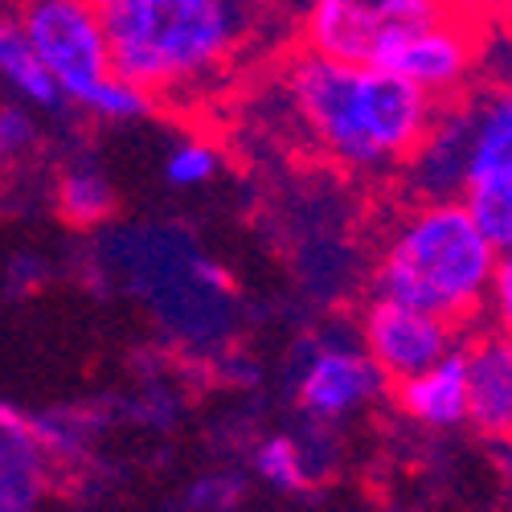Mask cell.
I'll list each match as a JSON object with an SVG mask.
<instances>
[{"mask_svg":"<svg viewBox=\"0 0 512 512\" xmlns=\"http://www.w3.org/2000/svg\"><path fill=\"white\" fill-rule=\"evenodd\" d=\"M41 144V119L25 103H0V164H17Z\"/></svg>","mask_w":512,"mask_h":512,"instance_id":"19","label":"cell"},{"mask_svg":"<svg viewBox=\"0 0 512 512\" xmlns=\"http://www.w3.org/2000/svg\"><path fill=\"white\" fill-rule=\"evenodd\" d=\"M250 467H254V476L275 492H304L328 472V455L312 439L279 431V435H267L259 447H254Z\"/></svg>","mask_w":512,"mask_h":512,"instance_id":"16","label":"cell"},{"mask_svg":"<svg viewBox=\"0 0 512 512\" xmlns=\"http://www.w3.org/2000/svg\"><path fill=\"white\" fill-rule=\"evenodd\" d=\"M512 78V9L484 29V54H480V82Z\"/></svg>","mask_w":512,"mask_h":512,"instance_id":"22","label":"cell"},{"mask_svg":"<svg viewBox=\"0 0 512 512\" xmlns=\"http://www.w3.org/2000/svg\"><path fill=\"white\" fill-rule=\"evenodd\" d=\"M443 5H447L451 17L476 25V29H488L512 9V0H443Z\"/></svg>","mask_w":512,"mask_h":512,"instance_id":"23","label":"cell"},{"mask_svg":"<svg viewBox=\"0 0 512 512\" xmlns=\"http://www.w3.org/2000/svg\"><path fill=\"white\" fill-rule=\"evenodd\" d=\"M357 340L369 353V361L386 373V381L394 386V381L422 373L435 361L451 357L463 340V328H455L451 320H443L435 312H422V308L373 295L369 308L361 312Z\"/></svg>","mask_w":512,"mask_h":512,"instance_id":"8","label":"cell"},{"mask_svg":"<svg viewBox=\"0 0 512 512\" xmlns=\"http://www.w3.org/2000/svg\"><path fill=\"white\" fill-rule=\"evenodd\" d=\"M472 136L459 201L484 238L504 254L512 250V78H488L467 95Z\"/></svg>","mask_w":512,"mask_h":512,"instance_id":"4","label":"cell"},{"mask_svg":"<svg viewBox=\"0 0 512 512\" xmlns=\"http://www.w3.org/2000/svg\"><path fill=\"white\" fill-rule=\"evenodd\" d=\"M484 324L512 336V250H504L496 259L492 283H488V300H484Z\"/></svg>","mask_w":512,"mask_h":512,"instance_id":"21","label":"cell"},{"mask_svg":"<svg viewBox=\"0 0 512 512\" xmlns=\"http://www.w3.org/2000/svg\"><path fill=\"white\" fill-rule=\"evenodd\" d=\"M242 492L246 484L238 476H226V472H209L201 480L189 484L185 492V508L189 512H234L242 504Z\"/></svg>","mask_w":512,"mask_h":512,"instance_id":"20","label":"cell"},{"mask_svg":"<svg viewBox=\"0 0 512 512\" xmlns=\"http://www.w3.org/2000/svg\"><path fill=\"white\" fill-rule=\"evenodd\" d=\"M390 398L398 414L422 431H455L467 422V373H463V353L455 349L451 357L435 361L431 369L410 373L390 386Z\"/></svg>","mask_w":512,"mask_h":512,"instance_id":"12","label":"cell"},{"mask_svg":"<svg viewBox=\"0 0 512 512\" xmlns=\"http://www.w3.org/2000/svg\"><path fill=\"white\" fill-rule=\"evenodd\" d=\"M41 279H46V263H41L37 254H21V259L9 263V291H13V295H29V291H37Z\"/></svg>","mask_w":512,"mask_h":512,"instance_id":"24","label":"cell"},{"mask_svg":"<svg viewBox=\"0 0 512 512\" xmlns=\"http://www.w3.org/2000/svg\"><path fill=\"white\" fill-rule=\"evenodd\" d=\"M500 250L484 238L459 197H410L381 234L373 295L435 312L455 328L484 320Z\"/></svg>","mask_w":512,"mask_h":512,"instance_id":"2","label":"cell"},{"mask_svg":"<svg viewBox=\"0 0 512 512\" xmlns=\"http://www.w3.org/2000/svg\"><path fill=\"white\" fill-rule=\"evenodd\" d=\"M17 21L66 103L78 111L115 74L95 0H21Z\"/></svg>","mask_w":512,"mask_h":512,"instance_id":"5","label":"cell"},{"mask_svg":"<svg viewBox=\"0 0 512 512\" xmlns=\"http://www.w3.org/2000/svg\"><path fill=\"white\" fill-rule=\"evenodd\" d=\"M152 111H156V99L119 74H111L95 91V99L82 107V115H91L99 123H136V119H148Z\"/></svg>","mask_w":512,"mask_h":512,"instance_id":"18","label":"cell"},{"mask_svg":"<svg viewBox=\"0 0 512 512\" xmlns=\"http://www.w3.org/2000/svg\"><path fill=\"white\" fill-rule=\"evenodd\" d=\"M386 25L373 13V0H304L300 9V41L308 54L336 62H373Z\"/></svg>","mask_w":512,"mask_h":512,"instance_id":"11","label":"cell"},{"mask_svg":"<svg viewBox=\"0 0 512 512\" xmlns=\"http://www.w3.org/2000/svg\"><path fill=\"white\" fill-rule=\"evenodd\" d=\"M480 54L484 29L443 13L426 25L390 29L377 41L369 66L406 78L410 87H418L435 103H455L480 87Z\"/></svg>","mask_w":512,"mask_h":512,"instance_id":"6","label":"cell"},{"mask_svg":"<svg viewBox=\"0 0 512 512\" xmlns=\"http://www.w3.org/2000/svg\"><path fill=\"white\" fill-rule=\"evenodd\" d=\"M95 9L115 74L156 103L222 78L246 33V9L230 0H95Z\"/></svg>","mask_w":512,"mask_h":512,"instance_id":"3","label":"cell"},{"mask_svg":"<svg viewBox=\"0 0 512 512\" xmlns=\"http://www.w3.org/2000/svg\"><path fill=\"white\" fill-rule=\"evenodd\" d=\"M283 91L304 136L349 173H398L439 107L381 66L336 62L308 50L287 62Z\"/></svg>","mask_w":512,"mask_h":512,"instance_id":"1","label":"cell"},{"mask_svg":"<svg viewBox=\"0 0 512 512\" xmlns=\"http://www.w3.org/2000/svg\"><path fill=\"white\" fill-rule=\"evenodd\" d=\"M386 390L390 381L369 361L361 340H320L304 353L300 377H295L300 414L320 426H340L365 414Z\"/></svg>","mask_w":512,"mask_h":512,"instance_id":"7","label":"cell"},{"mask_svg":"<svg viewBox=\"0 0 512 512\" xmlns=\"http://www.w3.org/2000/svg\"><path fill=\"white\" fill-rule=\"evenodd\" d=\"M0 82L9 87V95L33 111H58L66 107L58 82L50 78L46 62L37 58L33 41L25 37L17 13H5L0 17Z\"/></svg>","mask_w":512,"mask_h":512,"instance_id":"14","label":"cell"},{"mask_svg":"<svg viewBox=\"0 0 512 512\" xmlns=\"http://www.w3.org/2000/svg\"><path fill=\"white\" fill-rule=\"evenodd\" d=\"M218 173H222V152L205 136H185L164 156V181L173 189H201L218 181Z\"/></svg>","mask_w":512,"mask_h":512,"instance_id":"17","label":"cell"},{"mask_svg":"<svg viewBox=\"0 0 512 512\" xmlns=\"http://www.w3.org/2000/svg\"><path fill=\"white\" fill-rule=\"evenodd\" d=\"M230 5H242L246 9V5H254V0H230Z\"/></svg>","mask_w":512,"mask_h":512,"instance_id":"25","label":"cell"},{"mask_svg":"<svg viewBox=\"0 0 512 512\" xmlns=\"http://www.w3.org/2000/svg\"><path fill=\"white\" fill-rule=\"evenodd\" d=\"M467 373V426L484 439L512 443V336L476 328L459 345Z\"/></svg>","mask_w":512,"mask_h":512,"instance_id":"9","label":"cell"},{"mask_svg":"<svg viewBox=\"0 0 512 512\" xmlns=\"http://www.w3.org/2000/svg\"><path fill=\"white\" fill-rule=\"evenodd\" d=\"M54 209L74 230H99L115 218L119 197H115L111 177L99 164L78 160V164H66L54 181Z\"/></svg>","mask_w":512,"mask_h":512,"instance_id":"15","label":"cell"},{"mask_svg":"<svg viewBox=\"0 0 512 512\" xmlns=\"http://www.w3.org/2000/svg\"><path fill=\"white\" fill-rule=\"evenodd\" d=\"M467 136H472L467 95L455 103H439L422 144L398 168L406 177V197H459L467 168Z\"/></svg>","mask_w":512,"mask_h":512,"instance_id":"10","label":"cell"},{"mask_svg":"<svg viewBox=\"0 0 512 512\" xmlns=\"http://www.w3.org/2000/svg\"><path fill=\"white\" fill-rule=\"evenodd\" d=\"M50 455L41 451L33 414L0 402V512H33L46 488Z\"/></svg>","mask_w":512,"mask_h":512,"instance_id":"13","label":"cell"}]
</instances>
